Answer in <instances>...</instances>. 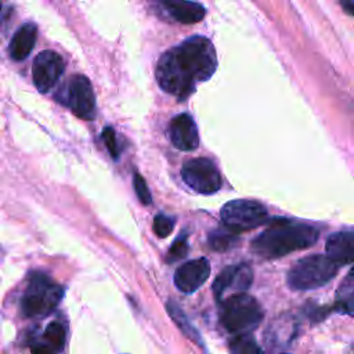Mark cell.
Instances as JSON below:
<instances>
[{
  "label": "cell",
  "mask_w": 354,
  "mask_h": 354,
  "mask_svg": "<svg viewBox=\"0 0 354 354\" xmlns=\"http://www.w3.org/2000/svg\"><path fill=\"white\" fill-rule=\"evenodd\" d=\"M216 68L217 57L212 41L205 36H192L162 54L155 76L162 90L185 98L198 83L209 80Z\"/></svg>",
  "instance_id": "1"
},
{
  "label": "cell",
  "mask_w": 354,
  "mask_h": 354,
  "mask_svg": "<svg viewBox=\"0 0 354 354\" xmlns=\"http://www.w3.org/2000/svg\"><path fill=\"white\" fill-rule=\"evenodd\" d=\"M318 236L319 232L314 225L285 220L274 221L253 239L252 250L263 259H277L313 246Z\"/></svg>",
  "instance_id": "2"
},
{
  "label": "cell",
  "mask_w": 354,
  "mask_h": 354,
  "mask_svg": "<svg viewBox=\"0 0 354 354\" xmlns=\"http://www.w3.org/2000/svg\"><path fill=\"white\" fill-rule=\"evenodd\" d=\"M64 288L43 272H33L21 299V311L26 318L50 314L61 301Z\"/></svg>",
  "instance_id": "3"
},
{
  "label": "cell",
  "mask_w": 354,
  "mask_h": 354,
  "mask_svg": "<svg viewBox=\"0 0 354 354\" xmlns=\"http://www.w3.org/2000/svg\"><path fill=\"white\" fill-rule=\"evenodd\" d=\"M263 308L250 295L241 293L225 299L220 308L223 326L235 335H245L253 330L263 319Z\"/></svg>",
  "instance_id": "4"
},
{
  "label": "cell",
  "mask_w": 354,
  "mask_h": 354,
  "mask_svg": "<svg viewBox=\"0 0 354 354\" xmlns=\"http://www.w3.org/2000/svg\"><path fill=\"white\" fill-rule=\"evenodd\" d=\"M336 266L326 254H313L296 261L288 272V285L295 290L317 289L328 283L337 272Z\"/></svg>",
  "instance_id": "5"
},
{
  "label": "cell",
  "mask_w": 354,
  "mask_h": 354,
  "mask_svg": "<svg viewBox=\"0 0 354 354\" xmlns=\"http://www.w3.org/2000/svg\"><path fill=\"white\" fill-rule=\"evenodd\" d=\"M220 216L223 225L238 234L263 224L267 218V210L257 201L235 199L221 207Z\"/></svg>",
  "instance_id": "6"
},
{
  "label": "cell",
  "mask_w": 354,
  "mask_h": 354,
  "mask_svg": "<svg viewBox=\"0 0 354 354\" xmlns=\"http://www.w3.org/2000/svg\"><path fill=\"white\" fill-rule=\"evenodd\" d=\"M181 177L189 188L203 195L217 192L223 184L218 169L206 158H195L185 162L181 169Z\"/></svg>",
  "instance_id": "7"
},
{
  "label": "cell",
  "mask_w": 354,
  "mask_h": 354,
  "mask_svg": "<svg viewBox=\"0 0 354 354\" xmlns=\"http://www.w3.org/2000/svg\"><path fill=\"white\" fill-rule=\"evenodd\" d=\"M253 271L248 264H234L225 267L213 282L214 297L218 303H223L225 299L245 293L252 285Z\"/></svg>",
  "instance_id": "8"
},
{
  "label": "cell",
  "mask_w": 354,
  "mask_h": 354,
  "mask_svg": "<svg viewBox=\"0 0 354 354\" xmlns=\"http://www.w3.org/2000/svg\"><path fill=\"white\" fill-rule=\"evenodd\" d=\"M66 105L80 119L90 120L95 115V97L91 82L84 75H73L66 87Z\"/></svg>",
  "instance_id": "9"
},
{
  "label": "cell",
  "mask_w": 354,
  "mask_h": 354,
  "mask_svg": "<svg viewBox=\"0 0 354 354\" xmlns=\"http://www.w3.org/2000/svg\"><path fill=\"white\" fill-rule=\"evenodd\" d=\"M64 71L65 61L58 53L53 50L39 53L32 66V77L36 88L40 93H47L61 77Z\"/></svg>",
  "instance_id": "10"
},
{
  "label": "cell",
  "mask_w": 354,
  "mask_h": 354,
  "mask_svg": "<svg viewBox=\"0 0 354 354\" xmlns=\"http://www.w3.org/2000/svg\"><path fill=\"white\" fill-rule=\"evenodd\" d=\"M210 275V264L205 257L180 266L174 272V285L183 293L198 290Z\"/></svg>",
  "instance_id": "11"
},
{
  "label": "cell",
  "mask_w": 354,
  "mask_h": 354,
  "mask_svg": "<svg viewBox=\"0 0 354 354\" xmlns=\"http://www.w3.org/2000/svg\"><path fill=\"white\" fill-rule=\"evenodd\" d=\"M169 137L173 145L180 151H194L199 144L196 124L187 113H180L170 120Z\"/></svg>",
  "instance_id": "12"
},
{
  "label": "cell",
  "mask_w": 354,
  "mask_h": 354,
  "mask_svg": "<svg viewBox=\"0 0 354 354\" xmlns=\"http://www.w3.org/2000/svg\"><path fill=\"white\" fill-rule=\"evenodd\" d=\"M325 250L326 256L339 267L354 263V232L340 231L329 235Z\"/></svg>",
  "instance_id": "13"
},
{
  "label": "cell",
  "mask_w": 354,
  "mask_h": 354,
  "mask_svg": "<svg viewBox=\"0 0 354 354\" xmlns=\"http://www.w3.org/2000/svg\"><path fill=\"white\" fill-rule=\"evenodd\" d=\"M36 36H37V28L35 24L26 22L22 26H19L10 41L8 50H10L11 58L15 61L25 59L35 47Z\"/></svg>",
  "instance_id": "14"
},
{
  "label": "cell",
  "mask_w": 354,
  "mask_h": 354,
  "mask_svg": "<svg viewBox=\"0 0 354 354\" xmlns=\"http://www.w3.org/2000/svg\"><path fill=\"white\" fill-rule=\"evenodd\" d=\"M163 8L169 12V15L181 22V24H195L199 22L205 14L206 10L199 3L194 1H162Z\"/></svg>",
  "instance_id": "15"
},
{
  "label": "cell",
  "mask_w": 354,
  "mask_h": 354,
  "mask_svg": "<svg viewBox=\"0 0 354 354\" xmlns=\"http://www.w3.org/2000/svg\"><path fill=\"white\" fill-rule=\"evenodd\" d=\"M296 330L295 319L290 317H279L272 324L268 325L266 332V342L270 346H283L288 344Z\"/></svg>",
  "instance_id": "16"
},
{
  "label": "cell",
  "mask_w": 354,
  "mask_h": 354,
  "mask_svg": "<svg viewBox=\"0 0 354 354\" xmlns=\"http://www.w3.org/2000/svg\"><path fill=\"white\" fill-rule=\"evenodd\" d=\"M336 304L342 313L354 317V268L340 282L336 290Z\"/></svg>",
  "instance_id": "17"
},
{
  "label": "cell",
  "mask_w": 354,
  "mask_h": 354,
  "mask_svg": "<svg viewBox=\"0 0 354 354\" xmlns=\"http://www.w3.org/2000/svg\"><path fill=\"white\" fill-rule=\"evenodd\" d=\"M66 340V330L65 326L61 322H50L43 333V340H40L44 346H47L50 350H53L55 354L61 351L65 346Z\"/></svg>",
  "instance_id": "18"
},
{
  "label": "cell",
  "mask_w": 354,
  "mask_h": 354,
  "mask_svg": "<svg viewBox=\"0 0 354 354\" xmlns=\"http://www.w3.org/2000/svg\"><path fill=\"white\" fill-rule=\"evenodd\" d=\"M166 308H167V313H169V315L171 317V319L178 325V328H180L191 340H194V342L202 344L201 335H199L198 330L191 325V322L188 321V318L185 317V314L183 313V310H181L174 301H167Z\"/></svg>",
  "instance_id": "19"
},
{
  "label": "cell",
  "mask_w": 354,
  "mask_h": 354,
  "mask_svg": "<svg viewBox=\"0 0 354 354\" xmlns=\"http://www.w3.org/2000/svg\"><path fill=\"white\" fill-rule=\"evenodd\" d=\"M228 347L231 354H264L263 348L259 346L254 337L249 333L235 335L230 340Z\"/></svg>",
  "instance_id": "20"
},
{
  "label": "cell",
  "mask_w": 354,
  "mask_h": 354,
  "mask_svg": "<svg viewBox=\"0 0 354 354\" xmlns=\"http://www.w3.org/2000/svg\"><path fill=\"white\" fill-rule=\"evenodd\" d=\"M236 242V234L230 231L228 228H220L209 235V245L212 249L218 252H225L232 248Z\"/></svg>",
  "instance_id": "21"
},
{
  "label": "cell",
  "mask_w": 354,
  "mask_h": 354,
  "mask_svg": "<svg viewBox=\"0 0 354 354\" xmlns=\"http://www.w3.org/2000/svg\"><path fill=\"white\" fill-rule=\"evenodd\" d=\"M188 253V239H187V234H181L171 245L166 261L167 263H174L183 257H185Z\"/></svg>",
  "instance_id": "22"
},
{
  "label": "cell",
  "mask_w": 354,
  "mask_h": 354,
  "mask_svg": "<svg viewBox=\"0 0 354 354\" xmlns=\"http://www.w3.org/2000/svg\"><path fill=\"white\" fill-rule=\"evenodd\" d=\"M174 228V218L166 214H156L153 218L152 230L159 238H166Z\"/></svg>",
  "instance_id": "23"
},
{
  "label": "cell",
  "mask_w": 354,
  "mask_h": 354,
  "mask_svg": "<svg viewBox=\"0 0 354 354\" xmlns=\"http://www.w3.org/2000/svg\"><path fill=\"white\" fill-rule=\"evenodd\" d=\"M101 137H102V141L108 149V152L111 153V156L113 159H118L119 155H120V148L118 145V140H116V133L112 127H105L101 133Z\"/></svg>",
  "instance_id": "24"
},
{
  "label": "cell",
  "mask_w": 354,
  "mask_h": 354,
  "mask_svg": "<svg viewBox=\"0 0 354 354\" xmlns=\"http://www.w3.org/2000/svg\"><path fill=\"white\" fill-rule=\"evenodd\" d=\"M133 185H134V191H136L140 202L144 203V205H149L151 201H152L151 199V192H149L148 185H147V183H145V180L141 174H138V173L134 174Z\"/></svg>",
  "instance_id": "25"
},
{
  "label": "cell",
  "mask_w": 354,
  "mask_h": 354,
  "mask_svg": "<svg viewBox=\"0 0 354 354\" xmlns=\"http://www.w3.org/2000/svg\"><path fill=\"white\" fill-rule=\"evenodd\" d=\"M342 7L344 8V11L350 15H354V1H342L340 3Z\"/></svg>",
  "instance_id": "26"
},
{
  "label": "cell",
  "mask_w": 354,
  "mask_h": 354,
  "mask_svg": "<svg viewBox=\"0 0 354 354\" xmlns=\"http://www.w3.org/2000/svg\"><path fill=\"white\" fill-rule=\"evenodd\" d=\"M0 11H1V3H0Z\"/></svg>",
  "instance_id": "27"
}]
</instances>
